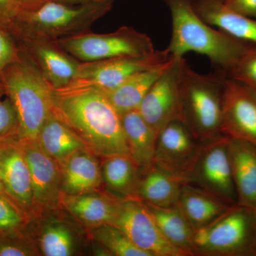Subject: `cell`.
<instances>
[{
	"label": "cell",
	"mask_w": 256,
	"mask_h": 256,
	"mask_svg": "<svg viewBox=\"0 0 256 256\" xmlns=\"http://www.w3.org/2000/svg\"><path fill=\"white\" fill-rule=\"evenodd\" d=\"M55 42L62 50L80 62L144 56L156 50L148 35L127 26L108 34L80 32Z\"/></svg>",
	"instance_id": "obj_7"
},
{
	"label": "cell",
	"mask_w": 256,
	"mask_h": 256,
	"mask_svg": "<svg viewBox=\"0 0 256 256\" xmlns=\"http://www.w3.org/2000/svg\"><path fill=\"white\" fill-rule=\"evenodd\" d=\"M121 120L130 156L142 169L149 168L154 164L158 136L138 110L122 114Z\"/></svg>",
	"instance_id": "obj_23"
},
{
	"label": "cell",
	"mask_w": 256,
	"mask_h": 256,
	"mask_svg": "<svg viewBox=\"0 0 256 256\" xmlns=\"http://www.w3.org/2000/svg\"><path fill=\"white\" fill-rule=\"evenodd\" d=\"M18 46L31 57L52 88L68 86L76 78L80 62L62 50L55 41L26 40Z\"/></svg>",
	"instance_id": "obj_14"
},
{
	"label": "cell",
	"mask_w": 256,
	"mask_h": 256,
	"mask_svg": "<svg viewBox=\"0 0 256 256\" xmlns=\"http://www.w3.org/2000/svg\"><path fill=\"white\" fill-rule=\"evenodd\" d=\"M114 0L73 4L56 0L30 11L20 12L16 42L55 40L86 32L112 8Z\"/></svg>",
	"instance_id": "obj_5"
},
{
	"label": "cell",
	"mask_w": 256,
	"mask_h": 256,
	"mask_svg": "<svg viewBox=\"0 0 256 256\" xmlns=\"http://www.w3.org/2000/svg\"><path fill=\"white\" fill-rule=\"evenodd\" d=\"M37 142L47 154L60 163L77 151L87 149L82 140L53 112L42 126Z\"/></svg>",
	"instance_id": "obj_24"
},
{
	"label": "cell",
	"mask_w": 256,
	"mask_h": 256,
	"mask_svg": "<svg viewBox=\"0 0 256 256\" xmlns=\"http://www.w3.org/2000/svg\"><path fill=\"white\" fill-rule=\"evenodd\" d=\"M3 139H4V138H3Z\"/></svg>",
	"instance_id": "obj_42"
},
{
	"label": "cell",
	"mask_w": 256,
	"mask_h": 256,
	"mask_svg": "<svg viewBox=\"0 0 256 256\" xmlns=\"http://www.w3.org/2000/svg\"><path fill=\"white\" fill-rule=\"evenodd\" d=\"M225 4L239 14L256 18V0H225Z\"/></svg>",
	"instance_id": "obj_36"
},
{
	"label": "cell",
	"mask_w": 256,
	"mask_h": 256,
	"mask_svg": "<svg viewBox=\"0 0 256 256\" xmlns=\"http://www.w3.org/2000/svg\"><path fill=\"white\" fill-rule=\"evenodd\" d=\"M6 96V92H5V88L2 82L0 80V98Z\"/></svg>",
	"instance_id": "obj_39"
},
{
	"label": "cell",
	"mask_w": 256,
	"mask_h": 256,
	"mask_svg": "<svg viewBox=\"0 0 256 256\" xmlns=\"http://www.w3.org/2000/svg\"><path fill=\"white\" fill-rule=\"evenodd\" d=\"M18 114L9 98H0V140L15 136L18 132Z\"/></svg>",
	"instance_id": "obj_33"
},
{
	"label": "cell",
	"mask_w": 256,
	"mask_h": 256,
	"mask_svg": "<svg viewBox=\"0 0 256 256\" xmlns=\"http://www.w3.org/2000/svg\"><path fill=\"white\" fill-rule=\"evenodd\" d=\"M33 255L22 232H14L0 237V256H26Z\"/></svg>",
	"instance_id": "obj_32"
},
{
	"label": "cell",
	"mask_w": 256,
	"mask_h": 256,
	"mask_svg": "<svg viewBox=\"0 0 256 256\" xmlns=\"http://www.w3.org/2000/svg\"><path fill=\"white\" fill-rule=\"evenodd\" d=\"M0 178L6 195L28 212L34 204L31 175L16 136L0 140Z\"/></svg>",
	"instance_id": "obj_15"
},
{
	"label": "cell",
	"mask_w": 256,
	"mask_h": 256,
	"mask_svg": "<svg viewBox=\"0 0 256 256\" xmlns=\"http://www.w3.org/2000/svg\"><path fill=\"white\" fill-rule=\"evenodd\" d=\"M86 150L74 153L63 162L62 188L69 196L89 193L102 181L98 163Z\"/></svg>",
	"instance_id": "obj_21"
},
{
	"label": "cell",
	"mask_w": 256,
	"mask_h": 256,
	"mask_svg": "<svg viewBox=\"0 0 256 256\" xmlns=\"http://www.w3.org/2000/svg\"><path fill=\"white\" fill-rule=\"evenodd\" d=\"M172 56V55L166 48L164 50H156L144 56L80 62L78 75L72 84L88 86L104 92H110L136 74L161 65Z\"/></svg>",
	"instance_id": "obj_9"
},
{
	"label": "cell",
	"mask_w": 256,
	"mask_h": 256,
	"mask_svg": "<svg viewBox=\"0 0 256 256\" xmlns=\"http://www.w3.org/2000/svg\"><path fill=\"white\" fill-rule=\"evenodd\" d=\"M164 2L172 16L170 53L176 58L190 52L206 56L217 72L226 76L248 43L212 28L197 14L192 0H164Z\"/></svg>",
	"instance_id": "obj_2"
},
{
	"label": "cell",
	"mask_w": 256,
	"mask_h": 256,
	"mask_svg": "<svg viewBox=\"0 0 256 256\" xmlns=\"http://www.w3.org/2000/svg\"><path fill=\"white\" fill-rule=\"evenodd\" d=\"M26 220V212L10 197L0 194V237L22 232Z\"/></svg>",
	"instance_id": "obj_30"
},
{
	"label": "cell",
	"mask_w": 256,
	"mask_h": 256,
	"mask_svg": "<svg viewBox=\"0 0 256 256\" xmlns=\"http://www.w3.org/2000/svg\"><path fill=\"white\" fill-rule=\"evenodd\" d=\"M42 250L47 256H69L73 255L74 236L64 224H48L42 232Z\"/></svg>",
	"instance_id": "obj_29"
},
{
	"label": "cell",
	"mask_w": 256,
	"mask_h": 256,
	"mask_svg": "<svg viewBox=\"0 0 256 256\" xmlns=\"http://www.w3.org/2000/svg\"><path fill=\"white\" fill-rule=\"evenodd\" d=\"M233 206L188 184L183 185L178 204V208L194 230L210 224Z\"/></svg>",
	"instance_id": "obj_22"
},
{
	"label": "cell",
	"mask_w": 256,
	"mask_h": 256,
	"mask_svg": "<svg viewBox=\"0 0 256 256\" xmlns=\"http://www.w3.org/2000/svg\"><path fill=\"white\" fill-rule=\"evenodd\" d=\"M94 237L114 256H152L149 252L136 246L122 230L112 224L98 226L94 230Z\"/></svg>",
	"instance_id": "obj_28"
},
{
	"label": "cell",
	"mask_w": 256,
	"mask_h": 256,
	"mask_svg": "<svg viewBox=\"0 0 256 256\" xmlns=\"http://www.w3.org/2000/svg\"><path fill=\"white\" fill-rule=\"evenodd\" d=\"M1 80L18 114L16 137L37 140L42 126L53 112L52 88L21 48L18 60L5 68Z\"/></svg>",
	"instance_id": "obj_3"
},
{
	"label": "cell",
	"mask_w": 256,
	"mask_h": 256,
	"mask_svg": "<svg viewBox=\"0 0 256 256\" xmlns=\"http://www.w3.org/2000/svg\"><path fill=\"white\" fill-rule=\"evenodd\" d=\"M136 198L146 204L159 207L178 206L182 180L153 164L142 169Z\"/></svg>",
	"instance_id": "obj_19"
},
{
	"label": "cell",
	"mask_w": 256,
	"mask_h": 256,
	"mask_svg": "<svg viewBox=\"0 0 256 256\" xmlns=\"http://www.w3.org/2000/svg\"><path fill=\"white\" fill-rule=\"evenodd\" d=\"M53 114L97 156L129 154L121 116L105 92L88 86L52 88Z\"/></svg>",
	"instance_id": "obj_1"
},
{
	"label": "cell",
	"mask_w": 256,
	"mask_h": 256,
	"mask_svg": "<svg viewBox=\"0 0 256 256\" xmlns=\"http://www.w3.org/2000/svg\"><path fill=\"white\" fill-rule=\"evenodd\" d=\"M68 196L65 204L69 212L85 223L97 226L112 224L121 198L88 193Z\"/></svg>",
	"instance_id": "obj_26"
},
{
	"label": "cell",
	"mask_w": 256,
	"mask_h": 256,
	"mask_svg": "<svg viewBox=\"0 0 256 256\" xmlns=\"http://www.w3.org/2000/svg\"><path fill=\"white\" fill-rule=\"evenodd\" d=\"M174 60L172 56L165 63L140 72L114 90L104 92L120 116L138 110L150 89L168 70Z\"/></svg>",
	"instance_id": "obj_20"
},
{
	"label": "cell",
	"mask_w": 256,
	"mask_h": 256,
	"mask_svg": "<svg viewBox=\"0 0 256 256\" xmlns=\"http://www.w3.org/2000/svg\"><path fill=\"white\" fill-rule=\"evenodd\" d=\"M254 215H255V224H256V210H254Z\"/></svg>",
	"instance_id": "obj_41"
},
{
	"label": "cell",
	"mask_w": 256,
	"mask_h": 256,
	"mask_svg": "<svg viewBox=\"0 0 256 256\" xmlns=\"http://www.w3.org/2000/svg\"><path fill=\"white\" fill-rule=\"evenodd\" d=\"M112 224L152 256H186L165 238L146 205L136 197L120 200Z\"/></svg>",
	"instance_id": "obj_10"
},
{
	"label": "cell",
	"mask_w": 256,
	"mask_h": 256,
	"mask_svg": "<svg viewBox=\"0 0 256 256\" xmlns=\"http://www.w3.org/2000/svg\"><path fill=\"white\" fill-rule=\"evenodd\" d=\"M18 14L20 10L14 0H0V30L12 37L15 41Z\"/></svg>",
	"instance_id": "obj_34"
},
{
	"label": "cell",
	"mask_w": 256,
	"mask_h": 256,
	"mask_svg": "<svg viewBox=\"0 0 256 256\" xmlns=\"http://www.w3.org/2000/svg\"><path fill=\"white\" fill-rule=\"evenodd\" d=\"M62 2L68 3L73 4H89V3L100 2L107 1V0H56Z\"/></svg>",
	"instance_id": "obj_38"
},
{
	"label": "cell",
	"mask_w": 256,
	"mask_h": 256,
	"mask_svg": "<svg viewBox=\"0 0 256 256\" xmlns=\"http://www.w3.org/2000/svg\"><path fill=\"white\" fill-rule=\"evenodd\" d=\"M141 169L130 154H114L106 158L102 176L112 191L126 198L136 197Z\"/></svg>",
	"instance_id": "obj_27"
},
{
	"label": "cell",
	"mask_w": 256,
	"mask_h": 256,
	"mask_svg": "<svg viewBox=\"0 0 256 256\" xmlns=\"http://www.w3.org/2000/svg\"><path fill=\"white\" fill-rule=\"evenodd\" d=\"M0 194L5 195V196H8V195H6V192H5L4 186H3V184L2 182L1 178H0Z\"/></svg>",
	"instance_id": "obj_40"
},
{
	"label": "cell",
	"mask_w": 256,
	"mask_h": 256,
	"mask_svg": "<svg viewBox=\"0 0 256 256\" xmlns=\"http://www.w3.org/2000/svg\"><path fill=\"white\" fill-rule=\"evenodd\" d=\"M228 137L203 143L198 156L183 180L188 184L213 195L228 204L237 205L228 151Z\"/></svg>",
	"instance_id": "obj_8"
},
{
	"label": "cell",
	"mask_w": 256,
	"mask_h": 256,
	"mask_svg": "<svg viewBox=\"0 0 256 256\" xmlns=\"http://www.w3.org/2000/svg\"><path fill=\"white\" fill-rule=\"evenodd\" d=\"M226 76L197 73L182 58L178 78L180 120L202 143L224 136L222 98Z\"/></svg>",
	"instance_id": "obj_4"
},
{
	"label": "cell",
	"mask_w": 256,
	"mask_h": 256,
	"mask_svg": "<svg viewBox=\"0 0 256 256\" xmlns=\"http://www.w3.org/2000/svg\"><path fill=\"white\" fill-rule=\"evenodd\" d=\"M144 204L165 238L172 245L184 252L186 256H195L194 230L178 207H159Z\"/></svg>",
	"instance_id": "obj_25"
},
{
	"label": "cell",
	"mask_w": 256,
	"mask_h": 256,
	"mask_svg": "<svg viewBox=\"0 0 256 256\" xmlns=\"http://www.w3.org/2000/svg\"><path fill=\"white\" fill-rule=\"evenodd\" d=\"M194 9L204 21L248 43L256 44V18L239 14L225 0H192Z\"/></svg>",
	"instance_id": "obj_18"
},
{
	"label": "cell",
	"mask_w": 256,
	"mask_h": 256,
	"mask_svg": "<svg viewBox=\"0 0 256 256\" xmlns=\"http://www.w3.org/2000/svg\"><path fill=\"white\" fill-rule=\"evenodd\" d=\"M202 144L182 121L176 120L158 134L154 164L180 178L183 183Z\"/></svg>",
	"instance_id": "obj_12"
},
{
	"label": "cell",
	"mask_w": 256,
	"mask_h": 256,
	"mask_svg": "<svg viewBox=\"0 0 256 256\" xmlns=\"http://www.w3.org/2000/svg\"><path fill=\"white\" fill-rule=\"evenodd\" d=\"M182 58L174 57L169 68L151 87L138 109L156 136L170 122L180 120L178 78Z\"/></svg>",
	"instance_id": "obj_13"
},
{
	"label": "cell",
	"mask_w": 256,
	"mask_h": 256,
	"mask_svg": "<svg viewBox=\"0 0 256 256\" xmlns=\"http://www.w3.org/2000/svg\"><path fill=\"white\" fill-rule=\"evenodd\" d=\"M18 139L31 175L34 204L44 206L53 204L58 198L62 186L56 161L42 149L37 140Z\"/></svg>",
	"instance_id": "obj_16"
},
{
	"label": "cell",
	"mask_w": 256,
	"mask_h": 256,
	"mask_svg": "<svg viewBox=\"0 0 256 256\" xmlns=\"http://www.w3.org/2000/svg\"><path fill=\"white\" fill-rule=\"evenodd\" d=\"M20 53V47L14 38L0 30V80L5 68L18 60Z\"/></svg>",
	"instance_id": "obj_35"
},
{
	"label": "cell",
	"mask_w": 256,
	"mask_h": 256,
	"mask_svg": "<svg viewBox=\"0 0 256 256\" xmlns=\"http://www.w3.org/2000/svg\"><path fill=\"white\" fill-rule=\"evenodd\" d=\"M228 151L237 194V205L256 208V146L228 138Z\"/></svg>",
	"instance_id": "obj_17"
},
{
	"label": "cell",
	"mask_w": 256,
	"mask_h": 256,
	"mask_svg": "<svg viewBox=\"0 0 256 256\" xmlns=\"http://www.w3.org/2000/svg\"><path fill=\"white\" fill-rule=\"evenodd\" d=\"M226 76L244 82L256 90V44L248 43L246 50Z\"/></svg>",
	"instance_id": "obj_31"
},
{
	"label": "cell",
	"mask_w": 256,
	"mask_h": 256,
	"mask_svg": "<svg viewBox=\"0 0 256 256\" xmlns=\"http://www.w3.org/2000/svg\"><path fill=\"white\" fill-rule=\"evenodd\" d=\"M222 132L256 146V90L228 77L224 80Z\"/></svg>",
	"instance_id": "obj_11"
},
{
	"label": "cell",
	"mask_w": 256,
	"mask_h": 256,
	"mask_svg": "<svg viewBox=\"0 0 256 256\" xmlns=\"http://www.w3.org/2000/svg\"><path fill=\"white\" fill-rule=\"evenodd\" d=\"M195 255H256L254 210L234 206L205 226L194 230Z\"/></svg>",
	"instance_id": "obj_6"
},
{
	"label": "cell",
	"mask_w": 256,
	"mask_h": 256,
	"mask_svg": "<svg viewBox=\"0 0 256 256\" xmlns=\"http://www.w3.org/2000/svg\"><path fill=\"white\" fill-rule=\"evenodd\" d=\"M20 12L30 11L46 2L48 0H14Z\"/></svg>",
	"instance_id": "obj_37"
}]
</instances>
